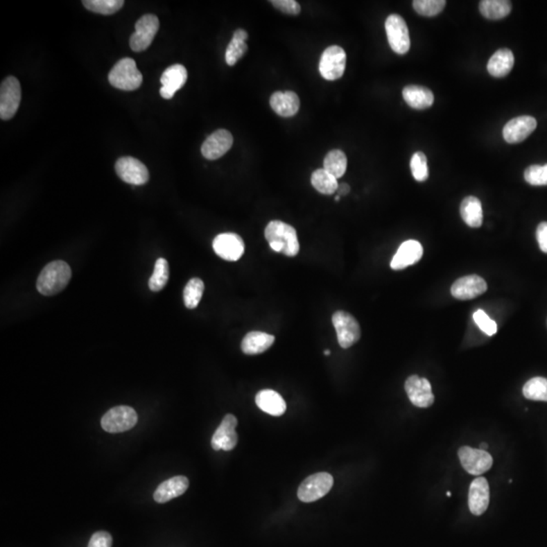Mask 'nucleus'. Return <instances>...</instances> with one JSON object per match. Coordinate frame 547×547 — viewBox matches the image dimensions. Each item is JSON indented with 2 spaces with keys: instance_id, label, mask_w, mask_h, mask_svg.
<instances>
[{
  "instance_id": "f257e3e1",
  "label": "nucleus",
  "mask_w": 547,
  "mask_h": 547,
  "mask_svg": "<svg viewBox=\"0 0 547 547\" xmlns=\"http://www.w3.org/2000/svg\"><path fill=\"white\" fill-rule=\"evenodd\" d=\"M265 236L274 252H282L287 257H295L299 252L297 232L285 222H270L266 227Z\"/></svg>"
},
{
  "instance_id": "f03ea898",
  "label": "nucleus",
  "mask_w": 547,
  "mask_h": 547,
  "mask_svg": "<svg viewBox=\"0 0 547 547\" xmlns=\"http://www.w3.org/2000/svg\"><path fill=\"white\" fill-rule=\"evenodd\" d=\"M70 279L71 269L66 261H51L42 270L37 280V289L42 295H56L65 289Z\"/></svg>"
},
{
  "instance_id": "7ed1b4c3",
  "label": "nucleus",
  "mask_w": 547,
  "mask_h": 547,
  "mask_svg": "<svg viewBox=\"0 0 547 547\" xmlns=\"http://www.w3.org/2000/svg\"><path fill=\"white\" fill-rule=\"evenodd\" d=\"M109 81L116 89L132 92L139 89L144 81V76L138 70L133 59L123 58L112 68L109 73Z\"/></svg>"
},
{
  "instance_id": "20e7f679",
  "label": "nucleus",
  "mask_w": 547,
  "mask_h": 547,
  "mask_svg": "<svg viewBox=\"0 0 547 547\" xmlns=\"http://www.w3.org/2000/svg\"><path fill=\"white\" fill-rule=\"evenodd\" d=\"M138 416L133 408L128 406H116L105 413L101 425L107 433H123L131 430L137 424Z\"/></svg>"
},
{
  "instance_id": "39448f33",
  "label": "nucleus",
  "mask_w": 547,
  "mask_h": 547,
  "mask_svg": "<svg viewBox=\"0 0 547 547\" xmlns=\"http://www.w3.org/2000/svg\"><path fill=\"white\" fill-rule=\"evenodd\" d=\"M333 485V478L327 472H318L305 478L298 489L301 502L313 503L327 495Z\"/></svg>"
},
{
  "instance_id": "423d86ee",
  "label": "nucleus",
  "mask_w": 547,
  "mask_h": 547,
  "mask_svg": "<svg viewBox=\"0 0 547 547\" xmlns=\"http://www.w3.org/2000/svg\"><path fill=\"white\" fill-rule=\"evenodd\" d=\"M333 327L338 336V342L342 349H348L354 346L361 338V329L352 314L346 311H337L333 313Z\"/></svg>"
},
{
  "instance_id": "0eeeda50",
  "label": "nucleus",
  "mask_w": 547,
  "mask_h": 547,
  "mask_svg": "<svg viewBox=\"0 0 547 547\" xmlns=\"http://www.w3.org/2000/svg\"><path fill=\"white\" fill-rule=\"evenodd\" d=\"M21 100L19 81L15 76H8L0 87V118L10 120L15 117Z\"/></svg>"
},
{
  "instance_id": "6e6552de",
  "label": "nucleus",
  "mask_w": 547,
  "mask_h": 547,
  "mask_svg": "<svg viewBox=\"0 0 547 547\" xmlns=\"http://www.w3.org/2000/svg\"><path fill=\"white\" fill-rule=\"evenodd\" d=\"M385 31L391 49L404 55L410 48V32L406 21L399 15H390L385 21Z\"/></svg>"
},
{
  "instance_id": "1a4fd4ad",
  "label": "nucleus",
  "mask_w": 547,
  "mask_h": 547,
  "mask_svg": "<svg viewBox=\"0 0 547 547\" xmlns=\"http://www.w3.org/2000/svg\"><path fill=\"white\" fill-rule=\"evenodd\" d=\"M347 54L340 46L333 45L322 53L320 61V72L327 80L342 78L346 69Z\"/></svg>"
},
{
  "instance_id": "9d476101",
  "label": "nucleus",
  "mask_w": 547,
  "mask_h": 547,
  "mask_svg": "<svg viewBox=\"0 0 547 547\" xmlns=\"http://www.w3.org/2000/svg\"><path fill=\"white\" fill-rule=\"evenodd\" d=\"M458 457L463 469L472 476H482L493 467V457L485 450L463 446L458 450Z\"/></svg>"
},
{
  "instance_id": "9b49d317",
  "label": "nucleus",
  "mask_w": 547,
  "mask_h": 547,
  "mask_svg": "<svg viewBox=\"0 0 547 547\" xmlns=\"http://www.w3.org/2000/svg\"><path fill=\"white\" fill-rule=\"evenodd\" d=\"M159 28V21L155 15H145L138 19L135 33L130 38V47L134 52L145 51L153 43Z\"/></svg>"
},
{
  "instance_id": "f8f14e48",
  "label": "nucleus",
  "mask_w": 547,
  "mask_h": 547,
  "mask_svg": "<svg viewBox=\"0 0 547 547\" xmlns=\"http://www.w3.org/2000/svg\"><path fill=\"white\" fill-rule=\"evenodd\" d=\"M116 173L123 182L134 186H141L149 180V171L137 158L125 157L116 162Z\"/></svg>"
},
{
  "instance_id": "ddd939ff",
  "label": "nucleus",
  "mask_w": 547,
  "mask_h": 547,
  "mask_svg": "<svg viewBox=\"0 0 547 547\" xmlns=\"http://www.w3.org/2000/svg\"><path fill=\"white\" fill-rule=\"evenodd\" d=\"M213 250L223 260L236 261L245 254V243L238 234L226 232L215 237Z\"/></svg>"
},
{
  "instance_id": "4468645a",
  "label": "nucleus",
  "mask_w": 547,
  "mask_h": 547,
  "mask_svg": "<svg viewBox=\"0 0 547 547\" xmlns=\"http://www.w3.org/2000/svg\"><path fill=\"white\" fill-rule=\"evenodd\" d=\"M237 419L234 415L228 414L222 419L220 426L213 435L211 445L215 451H232L236 446L238 436L236 429Z\"/></svg>"
},
{
  "instance_id": "2eb2a0df",
  "label": "nucleus",
  "mask_w": 547,
  "mask_h": 547,
  "mask_svg": "<svg viewBox=\"0 0 547 547\" xmlns=\"http://www.w3.org/2000/svg\"><path fill=\"white\" fill-rule=\"evenodd\" d=\"M404 388L410 403L417 408H429L434 403L435 397L432 392V386L429 380L426 378L413 375L406 379Z\"/></svg>"
},
{
  "instance_id": "dca6fc26",
  "label": "nucleus",
  "mask_w": 547,
  "mask_h": 547,
  "mask_svg": "<svg viewBox=\"0 0 547 547\" xmlns=\"http://www.w3.org/2000/svg\"><path fill=\"white\" fill-rule=\"evenodd\" d=\"M537 127V121L531 116H520L512 119L503 130V136L506 142L511 144H520L528 138Z\"/></svg>"
},
{
  "instance_id": "f3484780",
  "label": "nucleus",
  "mask_w": 547,
  "mask_h": 547,
  "mask_svg": "<svg viewBox=\"0 0 547 547\" xmlns=\"http://www.w3.org/2000/svg\"><path fill=\"white\" fill-rule=\"evenodd\" d=\"M232 145H234L232 134L229 131L220 129L211 134L205 140L202 145V155L209 160H216L227 153Z\"/></svg>"
},
{
  "instance_id": "a211bd4d",
  "label": "nucleus",
  "mask_w": 547,
  "mask_h": 547,
  "mask_svg": "<svg viewBox=\"0 0 547 547\" xmlns=\"http://www.w3.org/2000/svg\"><path fill=\"white\" fill-rule=\"evenodd\" d=\"M487 290V282L478 275L459 278L451 287V294L459 300H469L483 295Z\"/></svg>"
},
{
  "instance_id": "6ab92c4d",
  "label": "nucleus",
  "mask_w": 547,
  "mask_h": 547,
  "mask_svg": "<svg viewBox=\"0 0 547 547\" xmlns=\"http://www.w3.org/2000/svg\"><path fill=\"white\" fill-rule=\"evenodd\" d=\"M186 79H188V72L184 66L175 64L166 68L160 78V83L162 85L159 91L160 96L166 100H171L175 92L184 87Z\"/></svg>"
},
{
  "instance_id": "aec40b11",
  "label": "nucleus",
  "mask_w": 547,
  "mask_h": 547,
  "mask_svg": "<svg viewBox=\"0 0 547 547\" xmlns=\"http://www.w3.org/2000/svg\"><path fill=\"white\" fill-rule=\"evenodd\" d=\"M489 505V485L485 478H476L470 483L469 507L474 515L480 516Z\"/></svg>"
},
{
  "instance_id": "412c9836",
  "label": "nucleus",
  "mask_w": 547,
  "mask_h": 547,
  "mask_svg": "<svg viewBox=\"0 0 547 547\" xmlns=\"http://www.w3.org/2000/svg\"><path fill=\"white\" fill-rule=\"evenodd\" d=\"M423 252V247L419 241H413V239L404 241L391 261V269L399 271V270H403L410 266L415 265L421 260Z\"/></svg>"
},
{
  "instance_id": "4be33fe9",
  "label": "nucleus",
  "mask_w": 547,
  "mask_h": 547,
  "mask_svg": "<svg viewBox=\"0 0 547 547\" xmlns=\"http://www.w3.org/2000/svg\"><path fill=\"white\" fill-rule=\"evenodd\" d=\"M270 105L277 115L290 118L295 116L299 111L300 100L293 92H276L270 98Z\"/></svg>"
},
{
  "instance_id": "5701e85b",
  "label": "nucleus",
  "mask_w": 547,
  "mask_h": 547,
  "mask_svg": "<svg viewBox=\"0 0 547 547\" xmlns=\"http://www.w3.org/2000/svg\"><path fill=\"white\" fill-rule=\"evenodd\" d=\"M189 483L186 476H179L171 478L158 485L157 491L155 492V501L159 504L170 502L173 498L184 495L188 489Z\"/></svg>"
},
{
  "instance_id": "b1692460",
  "label": "nucleus",
  "mask_w": 547,
  "mask_h": 547,
  "mask_svg": "<svg viewBox=\"0 0 547 547\" xmlns=\"http://www.w3.org/2000/svg\"><path fill=\"white\" fill-rule=\"evenodd\" d=\"M256 403L263 412L274 417H280L286 412L284 399L272 390H263L257 393Z\"/></svg>"
},
{
  "instance_id": "393cba45",
  "label": "nucleus",
  "mask_w": 547,
  "mask_h": 547,
  "mask_svg": "<svg viewBox=\"0 0 547 547\" xmlns=\"http://www.w3.org/2000/svg\"><path fill=\"white\" fill-rule=\"evenodd\" d=\"M274 342V336L263 331H250L243 338L241 350L245 355H259L269 350Z\"/></svg>"
},
{
  "instance_id": "a878e982",
  "label": "nucleus",
  "mask_w": 547,
  "mask_h": 547,
  "mask_svg": "<svg viewBox=\"0 0 547 547\" xmlns=\"http://www.w3.org/2000/svg\"><path fill=\"white\" fill-rule=\"evenodd\" d=\"M403 96L406 104L413 109H428L434 103L432 91L422 85H408L403 89Z\"/></svg>"
},
{
  "instance_id": "bb28decb",
  "label": "nucleus",
  "mask_w": 547,
  "mask_h": 547,
  "mask_svg": "<svg viewBox=\"0 0 547 547\" xmlns=\"http://www.w3.org/2000/svg\"><path fill=\"white\" fill-rule=\"evenodd\" d=\"M514 61L515 59L511 50L506 48L498 50L487 63V71L494 78H504L511 72Z\"/></svg>"
},
{
  "instance_id": "cd10ccee",
  "label": "nucleus",
  "mask_w": 547,
  "mask_h": 547,
  "mask_svg": "<svg viewBox=\"0 0 547 547\" xmlns=\"http://www.w3.org/2000/svg\"><path fill=\"white\" fill-rule=\"evenodd\" d=\"M460 214L463 221L472 228L480 227L483 224V206L480 199L474 196L463 199L460 205Z\"/></svg>"
},
{
  "instance_id": "c85d7f7f",
  "label": "nucleus",
  "mask_w": 547,
  "mask_h": 547,
  "mask_svg": "<svg viewBox=\"0 0 547 547\" xmlns=\"http://www.w3.org/2000/svg\"><path fill=\"white\" fill-rule=\"evenodd\" d=\"M248 33L243 28L235 31L234 37L225 53V61L229 66L236 64L237 61L248 51Z\"/></svg>"
},
{
  "instance_id": "c756f323",
  "label": "nucleus",
  "mask_w": 547,
  "mask_h": 547,
  "mask_svg": "<svg viewBox=\"0 0 547 547\" xmlns=\"http://www.w3.org/2000/svg\"><path fill=\"white\" fill-rule=\"evenodd\" d=\"M480 10L487 19H504L511 12L512 3L507 0H483L480 2Z\"/></svg>"
},
{
  "instance_id": "7c9ffc66",
  "label": "nucleus",
  "mask_w": 547,
  "mask_h": 547,
  "mask_svg": "<svg viewBox=\"0 0 547 547\" xmlns=\"http://www.w3.org/2000/svg\"><path fill=\"white\" fill-rule=\"evenodd\" d=\"M311 184L320 194L333 195L339 189V182L324 168L316 170L311 175Z\"/></svg>"
},
{
  "instance_id": "2f4dec72",
  "label": "nucleus",
  "mask_w": 547,
  "mask_h": 547,
  "mask_svg": "<svg viewBox=\"0 0 547 547\" xmlns=\"http://www.w3.org/2000/svg\"><path fill=\"white\" fill-rule=\"evenodd\" d=\"M348 159L346 155L339 149L329 151L324 160V170L331 173L336 179H340L346 173Z\"/></svg>"
},
{
  "instance_id": "473e14b6",
  "label": "nucleus",
  "mask_w": 547,
  "mask_h": 547,
  "mask_svg": "<svg viewBox=\"0 0 547 547\" xmlns=\"http://www.w3.org/2000/svg\"><path fill=\"white\" fill-rule=\"evenodd\" d=\"M170 278V267L166 259H158L155 266V271L149 279V288L151 291L159 292L168 284Z\"/></svg>"
},
{
  "instance_id": "72a5a7b5",
  "label": "nucleus",
  "mask_w": 547,
  "mask_h": 547,
  "mask_svg": "<svg viewBox=\"0 0 547 547\" xmlns=\"http://www.w3.org/2000/svg\"><path fill=\"white\" fill-rule=\"evenodd\" d=\"M523 395L527 399L536 401H547V379L535 377L525 383Z\"/></svg>"
},
{
  "instance_id": "f704fd0d",
  "label": "nucleus",
  "mask_w": 547,
  "mask_h": 547,
  "mask_svg": "<svg viewBox=\"0 0 547 547\" xmlns=\"http://www.w3.org/2000/svg\"><path fill=\"white\" fill-rule=\"evenodd\" d=\"M204 289L205 285L201 279L193 278L189 281L184 290V302L186 309H194L199 305L203 296Z\"/></svg>"
},
{
  "instance_id": "c9c22d12",
  "label": "nucleus",
  "mask_w": 547,
  "mask_h": 547,
  "mask_svg": "<svg viewBox=\"0 0 547 547\" xmlns=\"http://www.w3.org/2000/svg\"><path fill=\"white\" fill-rule=\"evenodd\" d=\"M123 0H85L83 1L85 8L100 15H114L124 6Z\"/></svg>"
},
{
  "instance_id": "e433bc0d",
  "label": "nucleus",
  "mask_w": 547,
  "mask_h": 547,
  "mask_svg": "<svg viewBox=\"0 0 547 547\" xmlns=\"http://www.w3.org/2000/svg\"><path fill=\"white\" fill-rule=\"evenodd\" d=\"M415 10L424 17H435L446 6L445 0H415L413 2Z\"/></svg>"
},
{
  "instance_id": "4c0bfd02",
  "label": "nucleus",
  "mask_w": 547,
  "mask_h": 547,
  "mask_svg": "<svg viewBox=\"0 0 547 547\" xmlns=\"http://www.w3.org/2000/svg\"><path fill=\"white\" fill-rule=\"evenodd\" d=\"M410 170L417 182L427 181L429 177L427 157L421 151H417L410 159Z\"/></svg>"
},
{
  "instance_id": "58836bf2",
  "label": "nucleus",
  "mask_w": 547,
  "mask_h": 547,
  "mask_svg": "<svg viewBox=\"0 0 547 547\" xmlns=\"http://www.w3.org/2000/svg\"><path fill=\"white\" fill-rule=\"evenodd\" d=\"M524 179L531 186H547V164L529 166L525 170Z\"/></svg>"
},
{
  "instance_id": "ea45409f",
  "label": "nucleus",
  "mask_w": 547,
  "mask_h": 547,
  "mask_svg": "<svg viewBox=\"0 0 547 547\" xmlns=\"http://www.w3.org/2000/svg\"><path fill=\"white\" fill-rule=\"evenodd\" d=\"M474 320L483 333H487V336H494L496 333L498 327H496V322L482 309H478L474 313Z\"/></svg>"
},
{
  "instance_id": "a19ab883",
  "label": "nucleus",
  "mask_w": 547,
  "mask_h": 547,
  "mask_svg": "<svg viewBox=\"0 0 547 547\" xmlns=\"http://www.w3.org/2000/svg\"><path fill=\"white\" fill-rule=\"evenodd\" d=\"M271 3L277 10H281L286 15H297L300 13L299 3L295 0H273Z\"/></svg>"
},
{
  "instance_id": "79ce46f5",
  "label": "nucleus",
  "mask_w": 547,
  "mask_h": 547,
  "mask_svg": "<svg viewBox=\"0 0 547 547\" xmlns=\"http://www.w3.org/2000/svg\"><path fill=\"white\" fill-rule=\"evenodd\" d=\"M113 538L109 532L98 531L92 536L89 547H112Z\"/></svg>"
},
{
  "instance_id": "37998d69",
  "label": "nucleus",
  "mask_w": 547,
  "mask_h": 547,
  "mask_svg": "<svg viewBox=\"0 0 547 547\" xmlns=\"http://www.w3.org/2000/svg\"><path fill=\"white\" fill-rule=\"evenodd\" d=\"M536 237H537L540 250L547 254V222H541L538 225L537 230H536Z\"/></svg>"
},
{
  "instance_id": "c03bdc74",
  "label": "nucleus",
  "mask_w": 547,
  "mask_h": 547,
  "mask_svg": "<svg viewBox=\"0 0 547 547\" xmlns=\"http://www.w3.org/2000/svg\"><path fill=\"white\" fill-rule=\"evenodd\" d=\"M350 186L346 184V182H344V184H339V189H338L337 192L339 193V196H346L350 193Z\"/></svg>"
},
{
  "instance_id": "a18cd8bd",
  "label": "nucleus",
  "mask_w": 547,
  "mask_h": 547,
  "mask_svg": "<svg viewBox=\"0 0 547 547\" xmlns=\"http://www.w3.org/2000/svg\"><path fill=\"white\" fill-rule=\"evenodd\" d=\"M487 448H489V446H487V443H482V444H480V449L485 450H485H487Z\"/></svg>"
},
{
  "instance_id": "49530a36",
  "label": "nucleus",
  "mask_w": 547,
  "mask_h": 547,
  "mask_svg": "<svg viewBox=\"0 0 547 547\" xmlns=\"http://www.w3.org/2000/svg\"><path fill=\"white\" fill-rule=\"evenodd\" d=\"M324 355H326V356L331 355V351H329V350L324 351Z\"/></svg>"
},
{
  "instance_id": "de8ad7c7",
  "label": "nucleus",
  "mask_w": 547,
  "mask_h": 547,
  "mask_svg": "<svg viewBox=\"0 0 547 547\" xmlns=\"http://www.w3.org/2000/svg\"><path fill=\"white\" fill-rule=\"evenodd\" d=\"M336 201H340V196H337V197H336Z\"/></svg>"
},
{
  "instance_id": "09e8293b",
  "label": "nucleus",
  "mask_w": 547,
  "mask_h": 547,
  "mask_svg": "<svg viewBox=\"0 0 547 547\" xmlns=\"http://www.w3.org/2000/svg\"><path fill=\"white\" fill-rule=\"evenodd\" d=\"M447 496H451V493L449 491L447 492Z\"/></svg>"
}]
</instances>
